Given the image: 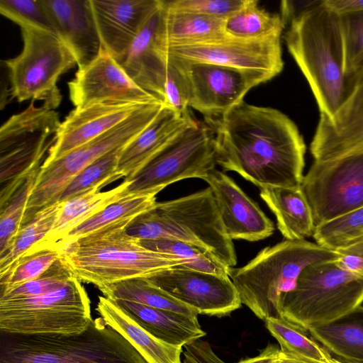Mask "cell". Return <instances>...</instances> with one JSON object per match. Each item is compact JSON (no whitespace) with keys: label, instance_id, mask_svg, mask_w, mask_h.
Returning a JSON list of instances; mask_svg holds the SVG:
<instances>
[{"label":"cell","instance_id":"obj_1","mask_svg":"<svg viewBox=\"0 0 363 363\" xmlns=\"http://www.w3.org/2000/svg\"><path fill=\"white\" fill-rule=\"evenodd\" d=\"M216 164L259 189L301 187L306 145L296 125L281 111L244 101L216 120Z\"/></svg>","mask_w":363,"mask_h":363},{"label":"cell","instance_id":"obj_2","mask_svg":"<svg viewBox=\"0 0 363 363\" xmlns=\"http://www.w3.org/2000/svg\"><path fill=\"white\" fill-rule=\"evenodd\" d=\"M284 39L316 100L320 115L332 117L352 84L345 72L339 15L324 0L289 21Z\"/></svg>","mask_w":363,"mask_h":363},{"label":"cell","instance_id":"obj_3","mask_svg":"<svg viewBox=\"0 0 363 363\" xmlns=\"http://www.w3.org/2000/svg\"><path fill=\"white\" fill-rule=\"evenodd\" d=\"M134 219V218H133ZM133 219L109 224L62 246V257L80 281L103 286L126 279L149 277L184 262L171 255L145 247L128 235Z\"/></svg>","mask_w":363,"mask_h":363},{"label":"cell","instance_id":"obj_4","mask_svg":"<svg viewBox=\"0 0 363 363\" xmlns=\"http://www.w3.org/2000/svg\"><path fill=\"white\" fill-rule=\"evenodd\" d=\"M128 235L140 240L169 239L194 245L228 267L237 264L233 240L227 235L211 188L178 199L155 202L133 219Z\"/></svg>","mask_w":363,"mask_h":363},{"label":"cell","instance_id":"obj_5","mask_svg":"<svg viewBox=\"0 0 363 363\" xmlns=\"http://www.w3.org/2000/svg\"><path fill=\"white\" fill-rule=\"evenodd\" d=\"M340 254L305 240H286L268 246L245 265L230 267L228 276L242 304L258 318H281V295L292 290L307 266L335 261Z\"/></svg>","mask_w":363,"mask_h":363},{"label":"cell","instance_id":"obj_6","mask_svg":"<svg viewBox=\"0 0 363 363\" xmlns=\"http://www.w3.org/2000/svg\"><path fill=\"white\" fill-rule=\"evenodd\" d=\"M1 334L0 363H147L101 317L75 335Z\"/></svg>","mask_w":363,"mask_h":363},{"label":"cell","instance_id":"obj_7","mask_svg":"<svg viewBox=\"0 0 363 363\" xmlns=\"http://www.w3.org/2000/svg\"><path fill=\"white\" fill-rule=\"evenodd\" d=\"M363 303V277L335 261L311 264L299 274L295 287L281 295V318L308 330L349 313Z\"/></svg>","mask_w":363,"mask_h":363},{"label":"cell","instance_id":"obj_8","mask_svg":"<svg viewBox=\"0 0 363 363\" xmlns=\"http://www.w3.org/2000/svg\"><path fill=\"white\" fill-rule=\"evenodd\" d=\"M19 27L23 49L17 56L4 61L11 99L18 102L42 101L44 106L55 109L62 101L57 82L77 65L76 59L55 32L25 24Z\"/></svg>","mask_w":363,"mask_h":363},{"label":"cell","instance_id":"obj_9","mask_svg":"<svg viewBox=\"0 0 363 363\" xmlns=\"http://www.w3.org/2000/svg\"><path fill=\"white\" fill-rule=\"evenodd\" d=\"M164 106L163 101L145 104L112 129L55 160L44 162L29 197L21 227L43 208L58 202L69 182L85 167L143 131Z\"/></svg>","mask_w":363,"mask_h":363},{"label":"cell","instance_id":"obj_10","mask_svg":"<svg viewBox=\"0 0 363 363\" xmlns=\"http://www.w3.org/2000/svg\"><path fill=\"white\" fill-rule=\"evenodd\" d=\"M93 320L88 294L76 277L63 287L37 296L0 299L1 333L75 335Z\"/></svg>","mask_w":363,"mask_h":363},{"label":"cell","instance_id":"obj_11","mask_svg":"<svg viewBox=\"0 0 363 363\" xmlns=\"http://www.w3.org/2000/svg\"><path fill=\"white\" fill-rule=\"evenodd\" d=\"M212 128L196 122L177 135L130 179L125 194L159 193L176 182L203 179L216 169Z\"/></svg>","mask_w":363,"mask_h":363},{"label":"cell","instance_id":"obj_12","mask_svg":"<svg viewBox=\"0 0 363 363\" xmlns=\"http://www.w3.org/2000/svg\"><path fill=\"white\" fill-rule=\"evenodd\" d=\"M160 55L179 77L189 108L208 118L223 116L251 89L272 79L257 72Z\"/></svg>","mask_w":363,"mask_h":363},{"label":"cell","instance_id":"obj_13","mask_svg":"<svg viewBox=\"0 0 363 363\" xmlns=\"http://www.w3.org/2000/svg\"><path fill=\"white\" fill-rule=\"evenodd\" d=\"M60 123L55 109L37 106L31 101L26 108L1 125V184H8L42 167Z\"/></svg>","mask_w":363,"mask_h":363},{"label":"cell","instance_id":"obj_14","mask_svg":"<svg viewBox=\"0 0 363 363\" xmlns=\"http://www.w3.org/2000/svg\"><path fill=\"white\" fill-rule=\"evenodd\" d=\"M315 226L363 206V152L314 160L301 186Z\"/></svg>","mask_w":363,"mask_h":363},{"label":"cell","instance_id":"obj_15","mask_svg":"<svg viewBox=\"0 0 363 363\" xmlns=\"http://www.w3.org/2000/svg\"><path fill=\"white\" fill-rule=\"evenodd\" d=\"M281 37L279 35L253 40L228 37L156 49L163 55L257 72L274 78L284 68Z\"/></svg>","mask_w":363,"mask_h":363},{"label":"cell","instance_id":"obj_16","mask_svg":"<svg viewBox=\"0 0 363 363\" xmlns=\"http://www.w3.org/2000/svg\"><path fill=\"white\" fill-rule=\"evenodd\" d=\"M146 279L175 299L196 310L199 314L220 318L230 315L242 304L228 275L177 266Z\"/></svg>","mask_w":363,"mask_h":363},{"label":"cell","instance_id":"obj_17","mask_svg":"<svg viewBox=\"0 0 363 363\" xmlns=\"http://www.w3.org/2000/svg\"><path fill=\"white\" fill-rule=\"evenodd\" d=\"M68 88L75 108L104 102L147 104L163 101L139 86L103 49L90 64L78 69L68 82Z\"/></svg>","mask_w":363,"mask_h":363},{"label":"cell","instance_id":"obj_18","mask_svg":"<svg viewBox=\"0 0 363 363\" xmlns=\"http://www.w3.org/2000/svg\"><path fill=\"white\" fill-rule=\"evenodd\" d=\"M310 150L314 160L363 152V73L332 117L320 115Z\"/></svg>","mask_w":363,"mask_h":363},{"label":"cell","instance_id":"obj_19","mask_svg":"<svg viewBox=\"0 0 363 363\" xmlns=\"http://www.w3.org/2000/svg\"><path fill=\"white\" fill-rule=\"evenodd\" d=\"M202 180L213 192L225 230L231 240L255 242L273 234V222L230 177L214 169Z\"/></svg>","mask_w":363,"mask_h":363},{"label":"cell","instance_id":"obj_20","mask_svg":"<svg viewBox=\"0 0 363 363\" xmlns=\"http://www.w3.org/2000/svg\"><path fill=\"white\" fill-rule=\"evenodd\" d=\"M102 49L122 61L159 0H90Z\"/></svg>","mask_w":363,"mask_h":363},{"label":"cell","instance_id":"obj_21","mask_svg":"<svg viewBox=\"0 0 363 363\" xmlns=\"http://www.w3.org/2000/svg\"><path fill=\"white\" fill-rule=\"evenodd\" d=\"M144 105L104 102L75 108L61 122L45 162L55 160L112 129Z\"/></svg>","mask_w":363,"mask_h":363},{"label":"cell","instance_id":"obj_22","mask_svg":"<svg viewBox=\"0 0 363 363\" xmlns=\"http://www.w3.org/2000/svg\"><path fill=\"white\" fill-rule=\"evenodd\" d=\"M55 33L74 55L79 69L100 54L102 46L90 0H41Z\"/></svg>","mask_w":363,"mask_h":363},{"label":"cell","instance_id":"obj_23","mask_svg":"<svg viewBox=\"0 0 363 363\" xmlns=\"http://www.w3.org/2000/svg\"><path fill=\"white\" fill-rule=\"evenodd\" d=\"M197 121L164 106L155 119L121 152L117 173L128 179L133 177L177 135Z\"/></svg>","mask_w":363,"mask_h":363},{"label":"cell","instance_id":"obj_24","mask_svg":"<svg viewBox=\"0 0 363 363\" xmlns=\"http://www.w3.org/2000/svg\"><path fill=\"white\" fill-rule=\"evenodd\" d=\"M159 11L160 1L157 10L145 23L120 64L139 86L164 101L167 64L155 43Z\"/></svg>","mask_w":363,"mask_h":363},{"label":"cell","instance_id":"obj_25","mask_svg":"<svg viewBox=\"0 0 363 363\" xmlns=\"http://www.w3.org/2000/svg\"><path fill=\"white\" fill-rule=\"evenodd\" d=\"M113 301L141 328L169 345L183 347L206 335L201 329L197 316H189L133 301Z\"/></svg>","mask_w":363,"mask_h":363},{"label":"cell","instance_id":"obj_26","mask_svg":"<svg viewBox=\"0 0 363 363\" xmlns=\"http://www.w3.org/2000/svg\"><path fill=\"white\" fill-rule=\"evenodd\" d=\"M160 1V0H159ZM224 20L198 14L174 12L164 9L160 1L155 32L157 49L218 40L228 38Z\"/></svg>","mask_w":363,"mask_h":363},{"label":"cell","instance_id":"obj_27","mask_svg":"<svg viewBox=\"0 0 363 363\" xmlns=\"http://www.w3.org/2000/svg\"><path fill=\"white\" fill-rule=\"evenodd\" d=\"M104 321L141 354L147 363H182V347L166 343L141 328L112 300L99 296L96 308Z\"/></svg>","mask_w":363,"mask_h":363},{"label":"cell","instance_id":"obj_28","mask_svg":"<svg viewBox=\"0 0 363 363\" xmlns=\"http://www.w3.org/2000/svg\"><path fill=\"white\" fill-rule=\"evenodd\" d=\"M129 184L130 181L124 180L120 185L108 191H100L101 189L96 187L66 201H60L61 208L52 228L31 249L57 248L72 230L111 203L126 196L125 190Z\"/></svg>","mask_w":363,"mask_h":363},{"label":"cell","instance_id":"obj_29","mask_svg":"<svg viewBox=\"0 0 363 363\" xmlns=\"http://www.w3.org/2000/svg\"><path fill=\"white\" fill-rule=\"evenodd\" d=\"M259 196L274 214L277 228L286 240L313 236L315 225L301 187L265 186L260 189Z\"/></svg>","mask_w":363,"mask_h":363},{"label":"cell","instance_id":"obj_30","mask_svg":"<svg viewBox=\"0 0 363 363\" xmlns=\"http://www.w3.org/2000/svg\"><path fill=\"white\" fill-rule=\"evenodd\" d=\"M310 336L345 363H363V306L311 327Z\"/></svg>","mask_w":363,"mask_h":363},{"label":"cell","instance_id":"obj_31","mask_svg":"<svg viewBox=\"0 0 363 363\" xmlns=\"http://www.w3.org/2000/svg\"><path fill=\"white\" fill-rule=\"evenodd\" d=\"M99 289L112 301L124 300L150 307L198 316L194 308L175 299L144 277L133 278L107 284Z\"/></svg>","mask_w":363,"mask_h":363},{"label":"cell","instance_id":"obj_32","mask_svg":"<svg viewBox=\"0 0 363 363\" xmlns=\"http://www.w3.org/2000/svg\"><path fill=\"white\" fill-rule=\"evenodd\" d=\"M286 23L282 16L261 9L256 0H248L245 6L224 20V32L228 37L253 40L281 35Z\"/></svg>","mask_w":363,"mask_h":363},{"label":"cell","instance_id":"obj_33","mask_svg":"<svg viewBox=\"0 0 363 363\" xmlns=\"http://www.w3.org/2000/svg\"><path fill=\"white\" fill-rule=\"evenodd\" d=\"M157 194L152 192L123 196L72 230L58 244L57 248L60 249L65 245L109 224L124 219L135 218L155 204Z\"/></svg>","mask_w":363,"mask_h":363},{"label":"cell","instance_id":"obj_34","mask_svg":"<svg viewBox=\"0 0 363 363\" xmlns=\"http://www.w3.org/2000/svg\"><path fill=\"white\" fill-rule=\"evenodd\" d=\"M40 169L33 170L18 184L1 191L0 255L9 248L21 228L26 206Z\"/></svg>","mask_w":363,"mask_h":363},{"label":"cell","instance_id":"obj_35","mask_svg":"<svg viewBox=\"0 0 363 363\" xmlns=\"http://www.w3.org/2000/svg\"><path fill=\"white\" fill-rule=\"evenodd\" d=\"M147 249L171 255L184 262V267L201 272L228 275L227 267L209 251L192 244L169 239L140 240Z\"/></svg>","mask_w":363,"mask_h":363},{"label":"cell","instance_id":"obj_36","mask_svg":"<svg viewBox=\"0 0 363 363\" xmlns=\"http://www.w3.org/2000/svg\"><path fill=\"white\" fill-rule=\"evenodd\" d=\"M61 208V202L51 204L40 211L27 224L22 226L9 248L0 255V274L40 242L50 232Z\"/></svg>","mask_w":363,"mask_h":363},{"label":"cell","instance_id":"obj_37","mask_svg":"<svg viewBox=\"0 0 363 363\" xmlns=\"http://www.w3.org/2000/svg\"><path fill=\"white\" fill-rule=\"evenodd\" d=\"M265 326L278 341L281 352L308 358L328 361L331 354L313 340L307 331L282 318H270L264 320Z\"/></svg>","mask_w":363,"mask_h":363},{"label":"cell","instance_id":"obj_38","mask_svg":"<svg viewBox=\"0 0 363 363\" xmlns=\"http://www.w3.org/2000/svg\"><path fill=\"white\" fill-rule=\"evenodd\" d=\"M123 146L111 150L82 170L69 182L58 201H66L96 187L101 189L122 178L117 173V166Z\"/></svg>","mask_w":363,"mask_h":363},{"label":"cell","instance_id":"obj_39","mask_svg":"<svg viewBox=\"0 0 363 363\" xmlns=\"http://www.w3.org/2000/svg\"><path fill=\"white\" fill-rule=\"evenodd\" d=\"M316 243L337 251L363 240V206L315 226Z\"/></svg>","mask_w":363,"mask_h":363},{"label":"cell","instance_id":"obj_40","mask_svg":"<svg viewBox=\"0 0 363 363\" xmlns=\"http://www.w3.org/2000/svg\"><path fill=\"white\" fill-rule=\"evenodd\" d=\"M61 257L56 247L33 248L0 274L1 289L11 287L37 278Z\"/></svg>","mask_w":363,"mask_h":363},{"label":"cell","instance_id":"obj_41","mask_svg":"<svg viewBox=\"0 0 363 363\" xmlns=\"http://www.w3.org/2000/svg\"><path fill=\"white\" fill-rule=\"evenodd\" d=\"M74 276L66 260L61 257L35 279L11 287L1 289L0 299L32 297L56 291Z\"/></svg>","mask_w":363,"mask_h":363},{"label":"cell","instance_id":"obj_42","mask_svg":"<svg viewBox=\"0 0 363 363\" xmlns=\"http://www.w3.org/2000/svg\"><path fill=\"white\" fill-rule=\"evenodd\" d=\"M342 33L345 72L353 84L363 73V10L339 15Z\"/></svg>","mask_w":363,"mask_h":363},{"label":"cell","instance_id":"obj_43","mask_svg":"<svg viewBox=\"0 0 363 363\" xmlns=\"http://www.w3.org/2000/svg\"><path fill=\"white\" fill-rule=\"evenodd\" d=\"M169 11L189 13L225 20L243 6L248 0H160Z\"/></svg>","mask_w":363,"mask_h":363},{"label":"cell","instance_id":"obj_44","mask_svg":"<svg viewBox=\"0 0 363 363\" xmlns=\"http://www.w3.org/2000/svg\"><path fill=\"white\" fill-rule=\"evenodd\" d=\"M0 12L18 26L25 24L55 33L41 0H1Z\"/></svg>","mask_w":363,"mask_h":363},{"label":"cell","instance_id":"obj_45","mask_svg":"<svg viewBox=\"0 0 363 363\" xmlns=\"http://www.w3.org/2000/svg\"><path fill=\"white\" fill-rule=\"evenodd\" d=\"M182 363H225L213 350L211 345L201 338L184 345Z\"/></svg>","mask_w":363,"mask_h":363},{"label":"cell","instance_id":"obj_46","mask_svg":"<svg viewBox=\"0 0 363 363\" xmlns=\"http://www.w3.org/2000/svg\"><path fill=\"white\" fill-rule=\"evenodd\" d=\"M337 263L344 269L363 277V240L337 250Z\"/></svg>","mask_w":363,"mask_h":363},{"label":"cell","instance_id":"obj_47","mask_svg":"<svg viewBox=\"0 0 363 363\" xmlns=\"http://www.w3.org/2000/svg\"><path fill=\"white\" fill-rule=\"evenodd\" d=\"M280 354L281 349L278 345L269 343L260 350L258 355L240 360L237 363H277Z\"/></svg>","mask_w":363,"mask_h":363},{"label":"cell","instance_id":"obj_48","mask_svg":"<svg viewBox=\"0 0 363 363\" xmlns=\"http://www.w3.org/2000/svg\"><path fill=\"white\" fill-rule=\"evenodd\" d=\"M324 3L338 15L363 10V0H324Z\"/></svg>","mask_w":363,"mask_h":363},{"label":"cell","instance_id":"obj_49","mask_svg":"<svg viewBox=\"0 0 363 363\" xmlns=\"http://www.w3.org/2000/svg\"><path fill=\"white\" fill-rule=\"evenodd\" d=\"M277 363H345L340 359L332 358L328 361H322L308 358L303 356L294 354L281 351V354Z\"/></svg>","mask_w":363,"mask_h":363}]
</instances>
